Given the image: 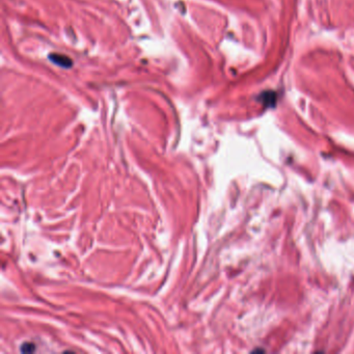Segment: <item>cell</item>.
<instances>
[{
	"label": "cell",
	"mask_w": 354,
	"mask_h": 354,
	"mask_svg": "<svg viewBox=\"0 0 354 354\" xmlns=\"http://www.w3.org/2000/svg\"><path fill=\"white\" fill-rule=\"evenodd\" d=\"M49 58L51 59L54 64L60 66V67H65V68H69L72 66V61L71 59L62 54H57V53H52L49 55Z\"/></svg>",
	"instance_id": "cell-1"
}]
</instances>
